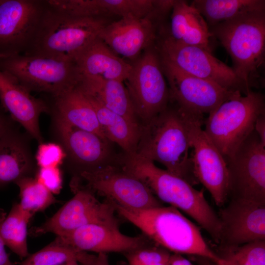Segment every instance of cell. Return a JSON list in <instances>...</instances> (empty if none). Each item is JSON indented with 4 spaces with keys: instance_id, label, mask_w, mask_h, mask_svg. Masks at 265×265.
<instances>
[{
    "instance_id": "cell-1",
    "label": "cell",
    "mask_w": 265,
    "mask_h": 265,
    "mask_svg": "<svg viewBox=\"0 0 265 265\" xmlns=\"http://www.w3.org/2000/svg\"><path fill=\"white\" fill-rule=\"evenodd\" d=\"M116 163L144 183L161 202L186 213L219 243L221 221L203 190L196 189L185 179L159 168L154 161L136 154L123 152L118 155Z\"/></svg>"
},
{
    "instance_id": "cell-2",
    "label": "cell",
    "mask_w": 265,
    "mask_h": 265,
    "mask_svg": "<svg viewBox=\"0 0 265 265\" xmlns=\"http://www.w3.org/2000/svg\"><path fill=\"white\" fill-rule=\"evenodd\" d=\"M186 111L170 101L166 107L141 126L135 154L157 161L192 185L194 177L189 150Z\"/></svg>"
},
{
    "instance_id": "cell-3",
    "label": "cell",
    "mask_w": 265,
    "mask_h": 265,
    "mask_svg": "<svg viewBox=\"0 0 265 265\" xmlns=\"http://www.w3.org/2000/svg\"><path fill=\"white\" fill-rule=\"evenodd\" d=\"M116 212L156 244L174 254L198 256L222 265V260L208 245L199 228L177 209L169 206L133 210L108 200Z\"/></svg>"
},
{
    "instance_id": "cell-4",
    "label": "cell",
    "mask_w": 265,
    "mask_h": 265,
    "mask_svg": "<svg viewBox=\"0 0 265 265\" xmlns=\"http://www.w3.org/2000/svg\"><path fill=\"white\" fill-rule=\"evenodd\" d=\"M232 60V69L248 90L259 86L265 62V9L240 15L210 28Z\"/></svg>"
},
{
    "instance_id": "cell-5",
    "label": "cell",
    "mask_w": 265,
    "mask_h": 265,
    "mask_svg": "<svg viewBox=\"0 0 265 265\" xmlns=\"http://www.w3.org/2000/svg\"><path fill=\"white\" fill-rule=\"evenodd\" d=\"M111 21L102 18L72 16L55 10L48 4L35 40L31 48L24 54L76 61Z\"/></svg>"
},
{
    "instance_id": "cell-6",
    "label": "cell",
    "mask_w": 265,
    "mask_h": 265,
    "mask_svg": "<svg viewBox=\"0 0 265 265\" xmlns=\"http://www.w3.org/2000/svg\"><path fill=\"white\" fill-rule=\"evenodd\" d=\"M265 113L263 93L251 90L242 95L237 91L204 119V130L226 160L254 131L257 119Z\"/></svg>"
},
{
    "instance_id": "cell-7",
    "label": "cell",
    "mask_w": 265,
    "mask_h": 265,
    "mask_svg": "<svg viewBox=\"0 0 265 265\" xmlns=\"http://www.w3.org/2000/svg\"><path fill=\"white\" fill-rule=\"evenodd\" d=\"M0 70L29 92L50 96L77 86L81 80L76 61L40 54L0 58Z\"/></svg>"
},
{
    "instance_id": "cell-8",
    "label": "cell",
    "mask_w": 265,
    "mask_h": 265,
    "mask_svg": "<svg viewBox=\"0 0 265 265\" xmlns=\"http://www.w3.org/2000/svg\"><path fill=\"white\" fill-rule=\"evenodd\" d=\"M131 65L124 83L141 126L166 107L169 90L156 45L144 51Z\"/></svg>"
},
{
    "instance_id": "cell-9",
    "label": "cell",
    "mask_w": 265,
    "mask_h": 265,
    "mask_svg": "<svg viewBox=\"0 0 265 265\" xmlns=\"http://www.w3.org/2000/svg\"><path fill=\"white\" fill-rule=\"evenodd\" d=\"M157 41L160 57L179 70L213 82L228 90L238 91L244 95L250 91L232 68L214 56L212 53L199 47L176 42L165 28L160 32Z\"/></svg>"
},
{
    "instance_id": "cell-10",
    "label": "cell",
    "mask_w": 265,
    "mask_h": 265,
    "mask_svg": "<svg viewBox=\"0 0 265 265\" xmlns=\"http://www.w3.org/2000/svg\"><path fill=\"white\" fill-rule=\"evenodd\" d=\"M73 181L84 185H71L84 187L126 208L143 210L163 206L144 183L114 163L81 172Z\"/></svg>"
},
{
    "instance_id": "cell-11",
    "label": "cell",
    "mask_w": 265,
    "mask_h": 265,
    "mask_svg": "<svg viewBox=\"0 0 265 265\" xmlns=\"http://www.w3.org/2000/svg\"><path fill=\"white\" fill-rule=\"evenodd\" d=\"M186 111L194 177L209 191L215 204L221 207L229 194L227 162L202 128L204 115Z\"/></svg>"
},
{
    "instance_id": "cell-12",
    "label": "cell",
    "mask_w": 265,
    "mask_h": 265,
    "mask_svg": "<svg viewBox=\"0 0 265 265\" xmlns=\"http://www.w3.org/2000/svg\"><path fill=\"white\" fill-rule=\"evenodd\" d=\"M48 9L46 0H0V58L26 53Z\"/></svg>"
},
{
    "instance_id": "cell-13",
    "label": "cell",
    "mask_w": 265,
    "mask_h": 265,
    "mask_svg": "<svg viewBox=\"0 0 265 265\" xmlns=\"http://www.w3.org/2000/svg\"><path fill=\"white\" fill-rule=\"evenodd\" d=\"M71 187L74 196L45 222L34 228L33 236L52 233L61 237L92 223L119 226L115 210L108 200L101 202L94 192L82 186Z\"/></svg>"
},
{
    "instance_id": "cell-14",
    "label": "cell",
    "mask_w": 265,
    "mask_h": 265,
    "mask_svg": "<svg viewBox=\"0 0 265 265\" xmlns=\"http://www.w3.org/2000/svg\"><path fill=\"white\" fill-rule=\"evenodd\" d=\"M226 161L229 196L265 204V145L254 130Z\"/></svg>"
},
{
    "instance_id": "cell-15",
    "label": "cell",
    "mask_w": 265,
    "mask_h": 265,
    "mask_svg": "<svg viewBox=\"0 0 265 265\" xmlns=\"http://www.w3.org/2000/svg\"><path fill=\"white\" fill-rule=\"evenodd\" d=\"M168 13L161 10L143 18H120L106 25L99 38L117 55L133 61L155 45L163 27L161 23Z\"/></svg>"
},
{
    "instance_id": "cell-16",
    "label": "cell",
    "mask_w": 265,
    "mask_h": 265,
    "mask_svg": "<svg viewBox=\"0 0 265 265\" xmlns=\"http://www.w3.org/2000/svg\"><path fill=\"white\" fill-rule=\"evenodd\" d=\"M160 58L169 84L170 101L184 110L209 114L238 91L228 90L213 82L187 74Z\"/></svg>"
},
{
    "instance_id": "cell-17",
    "label": "cell",
    "mask_w": 265,
    "mask_h": 265,
    "mask_svg": "<svg viewBox=\"0 0 265 265\" xmlns=\"http://www.w3.org/2000/svg\"><path fill=\"white\" fill-rule=\"evenodd\" d=\"M219 217L221 224L219 243L225 249L265 240V204L232 199Z\"/></svg>"
},
{
    "instance_id": "cell-18",
    "label": "cell",
    "mask_w": 265,
    "mask_h": 265,
    "mask_svg": "<svg viewBox=\"0 0 265 265\" xmlns=\"http://www.w3.org/2000/svg\"><path fill=\"white\" fill-rule=\"evenodd\" d=\"M54 126L67 157L80 168L78 174L114 162L116 156L113 155L110 142L107 139L71 126L56 117Z\"/></svg>"
},
{
    "instance_id": "cell-19",
    "label": "cell",
    "mask_w": 265,
    "mask_h": 265,
    "mask_svg": "<svg viewBox=\"0 0 265 265\" xmlns=\"http://www.w3.org/2000/svg\"><path fill=\"white\" fill-rule=\"evenodd\" d=\"M57 238L79 250L98 254H125L153 242L143 234L128 236L120 231L119 226L99 223L84 225Z\"/></svg>"
},
{
    "instance_id": "cell-20",
    "label": "cell",
    "mask_w": 265,
    "mask_h": 265,
    "mask_svg": "<svg viewBox=\"0 0 265 265\" xmlns=\"http://www.w3.org/2000/svg\"><path fill=\"white\" fill-rule=\"evenodd\" d=\"M0 101L1 108L9 113L11 119L20 123L40 144L42 136L39 118L50 112L48 104L33 97L7 73L0 70Z\"/></svg>"
},
{
    "instance_id": "cell-21",
    "label": "cell",
    "mask_w": 265,
    "mask_h": 265,
    "mask_svg": "<svg viewBox=\"0 0 265 265\" xmlns=\"http://www.w3.org/2000/svg\"><path fill=\"white\" fill-rule=\"evenodd\" d=\"M76 62L81 80H116L124 82L132 68L131 63L119 57L99 38Z\"/></svg>"
},
{
    "instance_id": "cell-22",
    "label": "cell",
    "mask_w": 265,
    "mask_h": 265,
    "mask_svg": "<svg viewBox=\"0 0 265 265\" xmlns=\"http://www.w3.org/2000/svg\"><path fill=\"white\" fill-rule=\"evenodd\" d=\"M171 11L169 35L176 42L212 53L214 38L199 11L186 0H174Z\"/></svg>"
},
{
    "instance_id": "cell-23",
    "label": "cell",
    "mask_w": 265,
    "mask_h": 265,
    "mask_svg": "<svg viewBox=\"0 0 265 265\" xmlns=\"http://www.w3.org/2000/svg\"><path fill=\"white\" fill-rule=\"evenodd\" d=\"M161 0H69L68 11L76 16L110 19L127 16L143 18L157 12Z\"/></svg>"
},
{
    "instance_id": "cell-24",
    "label": "cell",
    "mask_w": 265,
    "mask_h": 265,
    "mask_svg": "<svg viewBox=\"0 0 265 265\" xmlns=\"http://www.w3.org/2000/svg\"><path fill=\"white\" fill-rule=\"evenodd\" d=\"M50 112L64 122L78 128L105 136L95 111L88 98L78 85L56 95L50 96Z\"/></svg>"
},
{
    "instance_id": "cell-25",
    "label": "cell",
    "mask_w": 265,
    "mask_h": 265,
    "mask_svg": "<svg viewBox=\"0 0 265 265\" xmlns=\"http://www.w3.org/2000/svg\"><path fill=\"white\" fill-rule=\"evenodd\" d=\"M33 168L29 145L13 126L0 138V187L29 176Z\"/></svg>"
},
{
    "instance_id": "cell-26",
    "label": "cell",
    "mask_w": 265,
    "mask_h": 265,
    "mask_svg": "<svg viewBox=\"0 0 265 265\" xmlns=\"http://www.w3.org/2000/svg\"><path fill=\"white\" fill-rule=\"evenodd\" d=\"M91 103L102 131L110 142L118 144L127 154H135L141 126L135 124L104 106L94 96L81 90Z\"/></svg>"
},
{
    "instance_id": "cell-27",
    "label": "cell",
    "mask_w": 265,
    "mask_h": 265,
    "mask_svg": "<svg viewBox=\"0 0 265 265\" xmlns=\"http://www.w3.org/2000/svg\"><path fill=\"white\" fill-rule=\"evenodd\" d=\"M78 86L83 92L94 96L108 109L141 126L123 81L82 79Z\"/></svg>"
},
{
    "instance_id": "cell-28",
    "label": "cell",
    "mask_w": 265,
    "mask_h": 265,
    "mask_svg": "<svg viewBox=\"0 0 265 265\" xmlns=\"http://www.w3.org/2000/svg\"><path fill=\"white\" fill-rule=\"evenodd\" d=\"M190 4L203 16L209 28L242 14L265 9L264 0H194Z\"/></svg>"
},
{
    "instance_id": "cell-29",
    "label": "cell",
    "mask_w": 265,
    "mask_h": 265,
    "mask_svg": "<svg viewBox=\"0 0 265 265\" xmlns=\"http://www.w3.org/2000/svg\"><path fill=\"white\" fill-rule=\"evenodd\" d=\"M33 215L23 210L19 203H16L0 225V234L5 245L21 259L29 255L27 244V227Z\"/></svg>"
},
{
    "instance_id": "cell-30",
    "label": "cell",
    "mask_w": 265,
    "mask_h": 265,
    "mask_svg": "<svg viewBox=\"0 0 265 265\" xmlns=\"http://www.w3.org/2000/svg\"><path fill=\"white\" fill-rule=\"evenodd\" d=\"M94 256L79 250L56 238L42 249L29 254L21 265H61L73 260L86 265Z\"/></svg>"
},
{
    "instance_id": "cell-31",
    "label": "cell",
    "mask_w": 265,
    "mask_h": 265,
    "mask_svg": "<svg viewBox=\"0 0 265 265\" xmlns=\"http://www.w3.org/2000/svg\"><path fill=\"white\" fill-rule=\"evenodd\" d=\"M15 184L20 189L19 205L23 210L33 215L57 202L53 194L36 178L25 177Z\"/></svg>"
},
{
    "instance_id": "cell-32",
    "label": "cell",
    "mask_w": 265,
    "mask_h": 265,
    "mask_svg": "<svg viewBox=\"0 0 265 265\" xmlns=\"http://www.w3.org/2000/svg\"><path fill=\"white\" fill-rule=\"evenodd\" d=\"M222 265H265V240H257L226 249L220 256Z\"/></svg>"
},
{
    "instance_id": "cell-33",
    "label": "cell",
    "mask_w": 265,
    "mask_h": 265,
    "mask_svg": "<svg viewBox=\"0 0 265 265\" xmlns=\"http://www.w3.org/2000/svg\"><path fill=\"white\" fill-rule=\"evenodd\" d=\"M128 265H169L171 254L152 242L125 253Z\"/></svg>"
},
{
    "instance_id": "cell-34",
    "label": "cell",
    "mask_w": 265,
    "mask_h": 265,
    "mask_svg": "<svg viewBox=\"0 0 265 265\" xmlns=\"http://www.w3.org/2000/svg\"><path fill=\"white\" fill-rule=\"evenodd\" d=\"M66 157L61 145L55 143H42L38 147L35 159L39 168L59 167Z\"/></svg>"
},
{
    "instance_id": "cell-35",
    "label": "cell",
    "mask_w": 265,
    "mask_h": 265,
    "mask_svg": "<svg viewBox=\"0 0 265 265\" xmlns=\"http://www.w3.org/2000/svg\"><path fill=\"white\" fill-rule=\"evenodd\" d=\"M36 180L53 194H58L62 187V176L59 167L39 168Z\"/></svg>"
},
{
    "instance_id": "cell-36",
    "label": "cell",
    "mask_w": 265,
    "mask_h": 265,
    "mask_svg": "<svg viewBox=\"0 0 265 265\" xmlns=\"http://www.w3.org/2000/svg\"><path fill=\"white\" fill-rule=\"evenodd\" d=\"M5 217V213L0 212V225ZM5 244L0 234V265H14L11 261L5 249Z\"/></svg>"
},
{
    "instance_id": "cell-37",
    "label": "cell",
    "mask_w": 265,
    "mask_h": 265,
    "mask_svg": "<svg viewBox=\"0 0 265 265\" xmlns=\"http://www.w3.org/2000/svg\"><path fill=\"white\" fill-rule=\"evenodd\" d=\"M254 131L261 142L265 145V113L257 119L254 125Z\"/></svg>"
},
{
    "instance_id": "cell-38",
    "label": "cell",
    "mask_w": 265,
    "mask_h": 265,
    "mask_svg": "<svg viewBox=\"0 0 265 265\" xmlns=\"http://www.w3.org/2000/svg\"><path fill=\"white\" fill-rule=\"evenodd\" d=\"M3 109H0V138L11 127L13 126L11 118L8 117L3 112Z\"/></svg>"
},
{
    "instance_id": "cell-39",
    "label": "cell",
    "mask_w": 265,
    "mask_h": 265,
    "mask_svg": "<svg viewBox=\"0 0 265 265\" xmlns=\"http://www.w3.org/2000/svg\"><path fill=\"white\" fill-rule=\"evenodd\" d=\"M169 265H194L182 255L173 254L171 255Z\"/></svg>"
},
{
    "instance_id": "cell-40",
    "label": "cell",
    "mask_w": 265,
    "mask_h": 265,
    "mask_svg": "<svg viewBox=\"0 0 265 265\" xmlns=\"http://www.w3.org/2000/svg\"><path fill=\"white\" fill-rule=\"evenodd\" d=\"M86 265H110L107 255L106 253H98L94 256L92 261Z\"/></svg>"
},
{
    "instance_id": "cell-41",
    "label": "cell",
    "mask_w": 265,
    "mask_h": 265,
    "mask_svg": "<svg viewBox=\"0 0 265 265\" xmlns=\"http://www.w3.org/2000/svg\"><path fill=\"white\" fill-rule=\"evenodd\" d=\"M82 265L80 264L78 261L75 260H73L69 261L68 262H67L63 265Z\"/></svg>"
},
{
    "instance_id": "cell-42",
    "label": "cell",
    "mask_w": 265,
    "mask_h": 265,
    "mask_svg": "<svg viewBox=\"0 0 265 265\" xmlns=\"http://www.w3.org/2000/svg\"></svg>"
}]
</instances>
